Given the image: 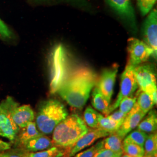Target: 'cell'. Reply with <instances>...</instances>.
Wrapping results in <instances>:
<instances>
[{
  "label": "cell",
  "mask_w": 157,
  "mask_h": 157,
  "mask_svg": "<svg viewBox=\"0 0 157 157\" xmlns=\"http://www.w3.org/2000/svg\"><path fill=\"white\" fill-rule=\"evenodd\" d=\"M97 80V75L89 67L76 68L56 93L70 106L81 109L88 101Z\"/></svg>",
  "instance_id": "1"
},
{
  "label": "cell",
  "mask_w": 157,
  "mask_h": 157,
  "mask_svg": "<svg viewBox=\"0 0 157 157\" xmlns=\"http://www.w3.org/2000/svg\"><path fill=\"white\" fill-rule=\"evenodd\" d=\"M89 130L82 118L77 114L68 115L52 132V142L59 147H71Z\"/></svg>",
  "instance_id": "2"
},
{
  "label": "cell",
  "mask_w": 157,
  "mask_h": 157,
  "mask_svg": "<svg viewBox=\"0 0 157 157\" xmlns=\"http://www.w3.org/2000/svg\"><path fill=\"white\" fill-rule=\"evenodd\" d=\"M50 92L56 93L73 69L70 57L66 48L62 45H56L52 51L50 59Z\"/></svg>",
  "instance_id": "3"
},
{
  "label": "cell",
  "mask_w": 157,
  "mask_h": 157,
  "mask_svg": "<svg viewBox=\"0 0 157 157\" xmlns=\"http://www.w3.org/2000/svg\"><path fill=\"white\" fill-rule=\"evenodd\" d=\"M68 116L65 107L56 100L44 102L39 109L36 118V124L40 132L50 135L56 126Z\"/></svg>",
  "instance_id": "4"
},
{
  "label": "cell",
  "mask_w": 157,
  "mask_h": 157,
  "mask_svg": "<svg viewBox=\"0 0 157 157\" xmlns=\"http://www.w3.org/2000/svg\"><path fill=\"white\" fill-rule=\"evenodd\" d=\"M18 105L10 96L0 103V136L12 142L15 140L20 130L12 117L13 109Z\"/></svg>",
  "instance_id": "5"
},
{
  "label": "cell",
  "mask_w": 157,
  "mask_h": 157,
  "mask_svg": "<svg viewBox=\"0 0 157 157\" xmlns=\"http://www.w3.org/2000/svg\"><path fill=\"white\" fill-rule=\"evenodd\" d=\"M134 73L140 90L151 95L154 104H157V78L154 67L149 64L140 65L135 67Z\"/></svg>",
  "instance_id": "6"
},
{
  "label": "cell",
  "mask_w": 157,
  "mask_h": 157,
  "mask_svg": "<svg viewBox=\"0 0 157 157\" xmlns=\"http://www.w3.org/2000/svg\"><path fill=\"white\" fill-rule=\"evenodd\" d=\"M135 67L127 64L123 73L121 75L120 91L115 102L110 105L109 113L115 110L119 105L120 102L126 97H133L138 85L134 73Z\"/></svg>",
  "instance_id": "7"
},
{
  "label": "cell",
  "mask_w": 157,
  "mask_h": 157,
  "mask_svg": "<svg viewBox=\"0 0 157 157\" xmlns=\"http://www.w3.org/2000/svg\"><path fill=\"white\" fill-rule=\"evenodd\" d=\"M129 59L128 64L133 67L147 61L150 56L154 57L151 48L146 43L136 38H130L128 41Z\"/></svg>",
  "instance_id": "8"
},
{
  "label": "cell",
  "mask_w": 157,
  "mask_h": 157,
  "mask_svg": "<svg viewBox=\"0 0 157 157\" xmlns=\"http://www.w3.org/2000/svg\"><path fill=\"white\" fill-rule=\"evenodd\" d=\"M143 36L144 42L151 48L154 58H157V12L153 10L146 18L143 25Z\"/></svg>",
  "instance_id": "9"
},
{
  "label": "cell",
  "mask_w": 157,
  "mask_h": 157,
  "mask_svg": "<svg viewBox=\"0 0 157 157\" xmlns=\"http://www.w3.org/2000/svg\"><path fill=\"white\" fill-rule=\"evenodd\" d=\"M110 134L111 133L107 132V131L98 128L89 130L71 147L68 156L73 157L78 152L94 143L95 141L101 138L106 137Z\"/></svg>",
  "instance_id": "10"
},
{
  "label": "cell",
  "mask_w": 157,
  "mask_h": 157,
  "mask_svg": "<svg viewBox=\"0 0 157 157\" xmlns=\"http://www.w3.org/2000/svg\"><path fill=\"white\" fill-rule=\"evenodd\" d=\"M118 71V67L105 69L101 73L96 84L101 94L109 102L111 101Z\"/></svg>",
  "instance_id": "11"
},
{
  "label": "cell",
  "mask_w": 157,
  "mask_h": 157,
  "mask_svg": "<svg viewBox=\"0 0 157 157\" xmlns=\"http://www.w3.org/2000/svg\"><path fill=\"white\" fill-rule=\"evenodd\" d=\"M145 115L146 114L141 110L136 102L134 106L126 115L121 126L117 130L116 133L124 139L126 135L137 127Z\"/></svg>",
  "instance_id": "12"
},
{
  "label": "cell",
  "mask_w": 157,
  "mask_h": 157,
  "mask_svg": "<svg viewBox=\"0 0 157 157\" xmlns=\"http://www.w3.org/2000/svg\"><path fill=\"white\" fill-rule=\"evenodd\" d=\"M107 4L113 8L124 20L129 23L132 28H136L135 11L131 0H105Z\"/></svg>",
  "instance_id": "13"
},
{
  "label": "cell",
  "mask_w": 157,
  "mask_h": 157,
  "mask_svg": "<svg viewBox=\"0 0 157 157\" xmlns=\"http://www.w3.org/2000/svg\"><path fill=\"white\" fill-rule=\"evenodd\" d=\"M12 117L20 129L25 127L29 122H33L35 118L33 110L29 105H17L12 111Z\"/></svg>",
  "instance_id": "14"
},
{
  "label": "cell",
  "mask_w": 157,
  "mask_h": 157,
  "mask_svg": "<svg viewBox=\"0 0 157 157\" xmlns=\"http://www.w3.org/2000/svg\"><path fill=\"white\" fill-rule=\"evenodd\" d=\"M42 134L37 129L36 122H30L25 127L20 129L14 140L16 147L22 148L29 140Z\"/></svg>",
  "instance_id": "15"
},
{
  "label": "cell",
  "mask_w": 157,
  "mask_h": 157,
  "mask_svg": "<svg viewBox=\"0 0 157 157\" xmlns=\"http://www.w3.org/2000/svg\"><path fill=\"white\" fill-rule=\"evenodd\" d=\"M52 146L54 144L50 139L47 135L41 134L27 141L22 148L29 152H33L44 150Z\"/></svg>",
  "instance_id": "16"
},
{
  "label": "cell",
  "mask_w": 157,
  "mask_h": 157,
  "mask_svg": "<svg viewBox=\"0 0 157 157\" xmlns=\"http://www.w3.org/2000/svg\"><path fill=\"white\" fill-rule=\"evenodd\" d=\"M91 104L95 109L104 114L106 117L109 114V109L110 102L101 94L96 86L92 94Z\"/></svg>",
  "instance_id": "17"
},
{
  "label": "cell",
  "mask_w": 157,
  "mask_h": 157,
  "mask_svg": "<svg viewBox=\"0 0 157 157\" xmlns=\"http://www.w3.org/2000/svg\"><path fill=\"white\" fill-rule=\"evenodd\" d=\"M137 128L138 130L147 134L156 132L157 128V112L151 109L148 112L146 118L141 121Z\"/></svg>",
  "instance_id": "18"
},
{
  "label": "cell",
  "mask_w": 157,
  "mask_h": 157,
  "mask_svg": "<svg viewBox=\"0 0 157 157\" xmlns=\"http://www.w3.org/2000/svg\"><path fill=\"white\" fill-rule=\"evenodd\" d=\"M122 139L116 133H112L104 140L103 148L111 150L115 153H124Z\"/></svg>",
  "instance_id": "19"
},
{
  "label": "cell",
  "mask_w": 157,
  "mask_h": 157,
  "mask_svg": "<svg viewBox=\"0 0 157 157\" xmlns=\"http://www.w3.org/2000/svg\"><path fill=\"white\" fill-rule=\"evenodd\" d=\"M136 103L140 108L141 110L147 114L149 112L155 104L152 99L151 96L144 91L139 90L138 97L136 98Z\"/></svg>",
  "instance_id": "20"
},
{
  "label": "cell",
  "mask_w": 157,
  "mask_h": 157,
  "mask_svg": "<svg viewBox=\"0 0 157 157\" xmlns=\"http://www.w3.org/2000/svg\"><path fill=\"white\" fill-rule=\"evenodd\" d=\"M123 122H115L110 120L107 117H104L100 113L97 128L107 131L109 133L116 132Z\"/></svg>",
  "instance_id": "21"
},
{
  "label": "cell",
  "mask_w": 157,
  "mask_h": 157,
  "mask_svg": "<svg viewBox=\"0 0 157 157\" xmlns=\"http://www.w3.org/2000/svg\"><path fill=\"white\" fill-rule=\"evenodd\" d=\"M147 136V133L137 129L130 132L129 134L126 135L124 138L123 142L132 143L144 148V143Z\"/></svg>",
  "instance_id": "22"
},
{
  "label": "cell",
  "mask_w": 157,
  "mask_h": 157,
  "mask_svg": "<svg viewBox=\"0 0 157 157\" xmlns=\"http://www.w3.org/2000/svg\"><path fill=\"white\" fill-rule=\"evenodd\" d=\"M65 153L59 147L54 146L40 151L29 152L28 157H62Z\"/></svg>",
  "instance_id": "23"
},
{
  "label": "cell",
  "mask_w": 157,
  "mask_h": 157,
  "mask_svg": "<svg viewBox=\"0 0 157 157\" xmlns=\"http://www.w3.org/2000/svg\"><path fill=\"white\" fill-rule=\"evenodd\" d=\"M99 115L100 113L92 107H87L84 112V121L86 124L93 129L97 128Z\"/></svg>",
  "instance_id": "24"
},
{
  "label": "cell",
  "mask_w": 157,
  "mask_h": 157,
  "mask_svg": "<svg viewBox=\"0 0 157 157\" xmlns=\"http://www.w3.org/2000/svg\"><path fill=\"white\" fill-rule=\"evenodd\" d=\"M123 151L125 154L133 157H143L144 150L143 147L132 143L123 142Z\"/></svg>",
  "instance_id": "25"
},
{
  "label": "cell",
  "mask_w": 157,
  "mask_h": 157,
  "mask_svg": "<svg viewBox=\"0 0 157 157\" xmlns=\"http://www.w3.org/2000/svg\"><path fill=\"white\" fill-rule=\"evenodd\" d=\"M144 155L157 152V135L156 132L148 135L144 143Z\"/></svg>",
  "instance_id": "26"
},
{
  "label": "cell",
  "mask_w": 157,
  "mask_h": 157,
  "mask_svg": "<svg viewBox=\"0 0 157 157\" xmlns=\"http://www.w3.org/2000/svg\"><path fill=\"white\" fill-rule=\"evenodd\" d=\"M28 154L24 148L16 147L0 151V157H28Z\"/></svg>",
  "instance_id": "27"
},
{
  "label": "cell",
  "mask_w": 157,
  "mask_h": 157,
  "mask_svg": "<svg viewBox=\"0 0 157 157\" xmlns=\"http://www.w3.org/2000/svg\"><path fill=\"white\" fill-rule=\"evenodd\" d=\"M136 97H129L124 98L119 103L118 107L119 108V110L127 115L134 106L136 102Z\"/></svg>",
  "instance_id": "28"
},
{
  "label": "cell",
  "mask_w": 157,
  "mask_h": 157,
  "mask_svg": "<svg viewBox=\"0 0 157 157\" xmlns=\"http://www.w3.org/2000/svg\"><path fill=\"white\" fill-rule=\"evenodd\" d=\"M104 140L97 142L96 144L90 148L84 151L80 152L76 154L72 157H94L96 152L103 148Z\"/></svg>",
  "instance_id": "29"
},
{
  "label": "cell",
  "mask_w": 157,
  "mask_h": 157,
  "mask_svg": "<svg viewBox=\"0 0 157 157\" xmlns=\"http://www.w3.org/2000/svg\"><path fill=\"white\" fill-rule=\"evenodd\" d=\"M139 8L143 15H146L151 10L157 0H137Z\"/></svg>",
  "instance_id": "30"
},
{
  "label": "cell",
  "mask_w": 157,
  "mask_h": 157,
  "mask_svg": "<svg viewBox=\"0 0 157 157\" xmlns=\"http://www.w3.org/2000/svg\"><path fill=\"white\" fill-rule=\"evenodd\" d=\"M0 35L4 39H10L11 37V30L7 27L6 23L0 19Z\"/></svg>",
  "instance_id": "31"
},
{
  "label": "cell",
  "mask_w": 157,
  "mask_h": 157,
  "mask_svg": "<svg viewBox=\"0 0 157 157\" xmlns=\"http://www.w3.org/2000/svg\"><path fill=\"white\" fill-rule=\"evenodd\" d=\"M126 116V114L118 110L117 111L113 112L111 115H108L107 116V117L110 120L115 122H123Z\"/></svg>",
  "instance_id": "32"
},
{
  "label": "cell",
  "mask_w": 157,
  "mask_h": 157,
  "mask_svg": "<svg viewBox=\"0 0 157 157\" xmlns=\"http://www.w3.org/2000/svg\"><path fill=\"white\" fill-rule=\"evenodd\" d=\"M117 154L118 153H115L111 150L102 148L96 152L94 157H113Z\"/></svg>",
  "instance_id": "33"
},
{
  "label": "cell",
  "mask_w": 157,
  "mask_h": 157,
  "mask_svg": "<svg viewBox=\"0 0 157 157\" xmlns=\"http://www.w3.org/2000/svg\"><path fill=\"white\" fill-rule=\"evenodd\" d=\"M10 148H11V144L2 140H0V151L7 150Z\"/></svg>",
  "instance_id": "34"
},
{
  "label": "cell",
  "mask_w": 157,
  "mask_h": 157,
  "mask_svg": "<svg viewBox=\"0 0 157 157\" xmlns=\"http://www.w3.org/2000/svg\"><path fill=\"white\" fill-rule=\"evenodd\" d=\"M67 2H75V3H78V4H82V3H84L85 1L84 0H64Z\"/></svg>",
  "instance_id": "35"
},
{
  "label": "cell",
  "mask_w": 157,
  "mask_h": 157,
  "mask_svg": "<svg viewBox=\"0 0 157 157\" xmlns=\"http://www.w3.org/2000/svg\"><path fill=\"white\" fill-rule=\"evenodd\" d=\"M143 157H157V152L148 154V155H144Z\"/></svg>",
  "instance_id": "36"
},
{
  "label": "cell",
  "mask_w": 157,
  "mask_h": 157,
  "mask_svg": "<svg viewBox=\"0 0 157 157\" xmlns=\"http://www.w3.org/2000/svg\"><path fill=\"white\" fill-rule=\"evenodd\" d=\"M123 154H124V153H118V154H116L115 156H113V157H121Z\"/></svg>",
  "instance_id": "37"
},
{
  "label": "cell",
  "mask_w": 157,
  "mask_h": 157,
  "mask_svg": "<svg viewBox=\"0 0 157 157\" xmlns=\"http://www.w3.org/2000/svg\"><path fill=\"white\" fill-rule=\"evenodd\" d=\"M121 157H131V156H130L129 155H128V154H122V155H121Z\"/></svg>",
  "instance_id": "38"
},
{
  "label": "cell",
  "mask_w": 157,
  "mask_h": 157,
  "mask_svg": "<svg viewBox=\"0 0 157 157\" xmlns=\"http://www.w3.org/2000/svg\"><path fill=\"white\" fill-rule=\"evenodd\" d=\"M69 157V156H68V155H67V156H65V155H63V157Z\"/></svg>",
  "instance_id": "39"
}]
</instances>
